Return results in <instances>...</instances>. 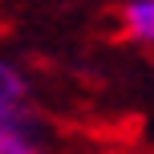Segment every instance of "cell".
<instances>
[{"instance_id":"obj_2","label":"cell","mask_w":154,"mask_h":154,"mask_svg":"<svg viewBox=\"0 0 154 154\" xmlns=\"http://www.w3.org/2000/svg\"><path fill=\"white\" fill-rule=\"evenodd\" d=\"M122 29L130 41L154 45V0H130L122 8Z\"/></svg>"},{"instance_id":"obj_3","label":"cell","mask_w":154,"mask_h":154,"mask_svg":"<svg viewBox=\"0 0 154 154\" xmlns=\"http://www.w3.org/2000/svg\"><path fill=\"white\" fill-rule=\"evenodd\" d=\"M24 77L20 69H12L8 61H0V114H20L24 106Z\"/></svg>"},{"instance_id":"obj_1","label":"cell","mask_w":154,"mask_h":154,"mask_svg":"<svg viewBox=\"0 0 154 154\" xmlns=\"http://www.w3.org/2000/svg\"><path fill=\"white\" fill-rule=\"evenodd\" d=\"M0 154H41L24 114H0Z\"/></svg>"}]
</instances>
